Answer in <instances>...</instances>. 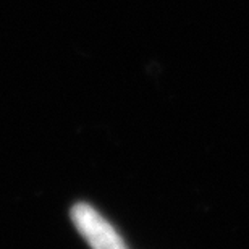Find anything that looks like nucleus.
<instances>
[{"label": "nucleus", "instance_id": "1", "mask_svg": "<svg viewBox=\"0 0 249 249\" xmlns=\"http://www.w3.org/2000/svg\"><path fill=\"white\" fill-rule=\"evenodd\" d=\"M71 220L79 235L92 249H128L115 228L89 204H74Z\"/></svg>", "mask_w": 249, "mask_h": 249}]
</instances>
